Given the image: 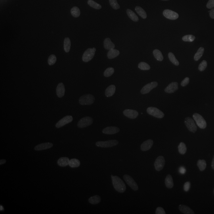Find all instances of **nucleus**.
Here are the masks:
<instances>
[{"mask_svg":"<svg viewBox=\"0 0 214 214\" xmlns=\"http://www.w3.org/2000/svg\"><path fill=\"white\" fill-rule=\"evenodd\" d=\"M189 81V77H185V78L182 80L181 83V85L182 86H185L188 84Z\"/></svg>","mask_w":214,"mask_h":214,"instance_id":"de8ad7c7","label":"nucleus"},{"mask_svg":"<svg viewBox=\"0 0 214 214\" xmlns=\"http://www.w3.org/2000/svg\"><path fill=\"white\" fill-rule=\"evenodd\" d=\"M135 10L137 14L140 16H141L142 18H143V19H146L147 18L146 13L141 7H139V6H137V7H136Z\"/></svg>","mask_w":214,"mask_h":214,"instance_id":"bb28decb","label":"nucleus"},{"mask_svg":"<svg viewBox=\"0 0 214 214\" xmlns=\"http://www.w3.org/2000/svg\"><path fill=\"white\" fill-rule=\"evenodd\" d=\"M123 178L125 182L133 190L137 191L138 190V187L136 182L134 181L133 178L129 175H125L123 176Z\"/></svg>","mask_w":214,"mask_h":214,"instance_id":"1a4fd4ad","label":"nucleus"},{"mask_svg":"<svg viewBox=\"0 0 214 214\" xmlns=\"http://www.w3.org/2000/svg\"><path fill=\"white\" fill-rule=\"evenodd\" d=\"M156 214H165L166 213L161 207H158L156 211Z\"/></svg>","mask_w":214,"mask_h":214,"instance_id":"c03bdc74","label":"nucleus"},{"mask_svg":"<svg viewBox=\"0 0 214 214\" xmlns=\"http://www.w3.org/2000/svg\"><path fill=\"white\" fill-rule=\"evenodd\" d=\"M80 165V161L77 159H72L69 161V165L72 168L78 167Z\"/></svg>","mask_w":214,"mask_h":214,"instance_id":"c756f323","label":"nucleus"},{"mask_svg":"<svg viewBox=\"0 0 214 214\" xmlns=\"http://www.w3.org/2000/svg\"><path fill=\"white\" fill-rule=\"evenodd\" d=\"M73 117L71 116H68L64 117L61 119L56 123V128H59L63 127L64 125L70 123L73 121Z\"/></svg>","mask_w":214,"mask_h":214,"instance_id":"ddd939ff","label":"nucleus"},{"mask_svg":"<svg viewBox=\"0 0 214 214\" xmlns=\"http://www.w3.org/2000/svg\"><path fill=\"white\" fill-rule=\"evenodd\" d=\"M116 87L114 85H111L107 88L106 90L105 95L106 96H112L116 92Z\"/></svg>","mask_w":214,"mask_h":214,"instance_id":"4be33fe9","label":"nucleus"},{"mask_svg":"<svg viewBox=\"0 0 214 214\" xmlns=\"http://www.w3.org/2000/svg\"><path fill=\"white\" fill-rule=\"evenodd\" d=\"M94 97L90 94H85L80 97L79 99V103L82 105H89L94 102Z\"/></svg>","mask_w":214,"mask_h":214,"instance_id":"f03ea898","label":"nucleus"},{"mask_svg":"<svg viewBox=\"0 0 214 214\" xmlns=\"http://www.w3.org/2000/svg\"><path fill=\"white\" fill-rule=\"evenodd\" d=\"M195 37L194 36L189 35H186L182 37V40L185 42H193L194 41L195 39Z\"/></svg>","mask_w":214,"mask_h":214,"instance_id":"58836bf2","label":"nucleus"},{"mask_svg":"<svg viewBox=\"0 0 214 214\" xmlns=\"http://www.w3.org/2000/svg\"><path fill=\"white\" fill-rule=\"evenodd\" d=\"M165 184L166 187L168 188H172L174 186L173 178L170 174L167 175L165 179Z\"/></svg>","mask_w":214,"mask_h":214,"instance_id":"5701e85b","label":"nucleus"},{"mask_svg":"<svg viewBox=\"0 0 214 214\" xmlns=\"http://www.w3.org/2000/svg\"><path fill=\"white\" fill-rule=\"evenodd\" d=\"M114 72V70L112 68H107L106 70L104 72V76L106 77H109L111 75H113Z\"/></svg>","mask_w":214,"mask_h":214,"instance_id":"ea45409f","label":"nucleus"},{"mask_svg":"<svg viewBox=\"0 0 214 214\" xmlns=\"http://www.w3.org/2000/svg\"><path fill=\"white\" fill-rule=\"evenodd\" d=\"M179 209L181 212L185 214H194V211L189 207L180 205L179 206Z\"/></svg>","mask_w":214,"mask_h":214,"instance_id":"aec40b11","label":"nucleus"},{"mask_svg":"<svg viewBox=\"0 0 214 214\" xmlns=\"http://www.w3.org/2000/svg\"><path fill=\"white\" fill-rule=\"evenodd\" d=\"M197 165L199 168L200 171H202L205 169L206 167L207 164L204 160H199L197 163Z\"/></svg>","mask_w":214,"mask_h":214,"instance_id":"72a5a7b5","label":"nucleus"},{"mask_svg":"<svg viewBox=\"0 0 214 214\" xmlns=\"http://www.w3.org/2000/svg\"><path fill=\"white\" fill-rule=\"evenodd\" d=\"M178 89V83L177 82H172L165 89V92L168 93H172L177 91Z\"/></svg>","mask_w":214,"mask_h":214,"instance_id":"2eb2a0df","label":"nucleus"},{"mask_svg":"<svg viewBox=\"0 0 214 214\" xmlns=\"http://www.w3.org/2000/svg\"></svg>","mask_w":214,"mask_h":214,"instance_id":"6e6d98bb","label":"nucleus"},{"mask_svg":"<svg viewBox=\"0 0 214 214\" xmlns=\"http://www.w3.org/2000/svg\"><path fill=\"white\" fill-rule=\"evenodd\" d=\"M100 201V197L98 195H95L94 196L91 197L88 199V202L92 204H97L99 203Z\"/></svg>","mask_w":214,"mask_h":214,"instance_id":"c85d7f7f","label":"nucleus"},{"mask_svg":"<svg viewBox=\"0 0 214 214\" xmlns=\"http://www.w3.org/2000/svg\"><path fill=\"white\" fill-rule=\"evenodd\" d=\"M147 112L149 115L156 118H162L164 117V113L155 107H149L147 110Z\"/></svg>","mask_w":214,"mask_h":214,"instance_id":"39448f33","label":"nucleus"},{"mask_svg":"<svg viewBox=\"0 0 214 214\" xmlns=\"http://www.w3.org/2000/svg\"><path fill=\"white\" fill-rule=\"evenodd\" d=\"M6 162V160H1L0 161V165H2L5 164Z\"/></svg>","mask_w":214,"mask_h":214,"instance_id":"3c124183","label":"nucleus"},{"mask_svg":"<svg viewBox=\"0 0 214 214\" xmlns=\"http://www.w3.org/2000/svg\"><path fill=\"white\" fill-rule=\"evenodd\" d=\"M127 13L129 18L132 21L137 22L139 20L138 17L133 11L130 9H128L127 10Z\"/></svg>","mask_w":214,"mask_h":214,"instance_id":"a878e982","label":"nucleus"},{"mask_svg":"<svg viewBox=\"0 0 214 214\" xmlns=\"http://www.w3.org/2000/svg\"><path fill=\"white\" fill-rule=\"evenodd\" d=\"M65 92V89L64 84L62 83H59L56 88L57 96L59 98H62L64 95Z\"/></svg>","mask_w":214,"mask_h":214,"instance_id":"6ab92c4d","label":"nucleus"},{"mask_svg":"<svg viewBox=\"0 0 214 214\" xmlns=\"http://www.w3.org/2000/svg\"><path fill=\"white\" fill-rule=\"evenodd\" d=\"M104 47L106 50H110L111 49H114L115 48V45L112 42L110 38L106 39L104 42Z\"/></svg>","mask_w":214,"mask_h":214,"instance_id":"b1692460","label":"nucleus"},{"mask_svg":"<svg viewBox=\"0 0 214 214\" xmlns=\"http://www.w3.org/2000/svg\"><path fill=\"white\" fill-rule=\"evenodd\" d=\"M204 51V49L203 47H200L199 49L196 53L195 54L194 56V59L195 61H198L202 56L203 55Z\"/></svg>","mask_w":214,"mask_h":214,"instance_id":"2f4dec72","label":"nucleus"},{"mask_svg":"<svg viewBox=\"0 0 214 214\" xmlns=\"http://www.w3.org/2000/svg\"><path fill=\"white\" fill-rule=\"evenodd\" d=\"M153 141L149 139L144 142L141 145V149L143 151H146L151 148L153 145Z\"/></svg>","mask_w":214,"mask_h":214,"instance_id":"f3484780","label":"nucleus"},{"mask_svg":"<svg viewBox=\"0 0 214 214\" xmlns=\"http://www.w3.org/2000/svg\"><path fill=\"white\" fill-rule=\"evenodd\" d=\"M71 15L74 17L77 18L80 15V9L78 7H73L71 10Z\"/></svg>","mask_w":214,"mask_h":214,"instance_id":"f704fd0d","label":"nucleus"},{"mask_svg":"<svg viewBox=\"0 0 214 214\" xmlns=\"http://www.w3.org/2000/svg\"><path fill=\"white\" fill-rule=\"evenodd\" d=\"M110 5L112 8L115 10L120 9V5L118 4L117 0H109Z\"/></svg>","mask_w":214,"mask_h":214,"instance_id":"a19ab883","label":"nucleus"},{"mask_svg":"<svg viewBox=\"0 0 214 214\" xmlns=\"http://www.w3.org/2000/svg\"><path fill=\"white\" fill-rule=\"evenodd\" d=\"M123 114L126 117L131 119H135L138 115L137 111L129 109L125 110L123 112Z\"/></svg>","mask_w":214,"mask_h":214,"instance_id":"4468645a","label":"nucleus"},{"mask_svg":"<svg viewBox=\"0 0 214 214\" xmlns=\"http://www.w3.org/2000/svg\"><path fill=\"white\" fill-rule=\"evenodd\" d=\"M118 143L119 142L118 140H110L106 141L98 142L96 144V145L98 147L106 148L112 147L116 146L118 144Z\"/></svg>","mask_w":214,"mask_h":214,"instance_id":"423d86ee","label":"nucleus"},{"mask_svg":"<svg viewBox=\"0 0 214 214\" xmlns=\"http://www.w3.org/2000/svg\"><path fill=\"white\" fill-rule=\"evenodd\" d=\"M184 123L189 131L193 133L196 132L197 130V127L194 121L191 118L187 117L185 118Z\"/></svg>","mask_w":214,"mask_h":214,"instance_id":"0eeeda50","label":"nucleus"},{"mask_svg":"<svg viewBox=\"0 0 214 214\" xmlns=\"http://www.w3.org/2000/svg\"><path fill=\"white\" fill-rule=\"evenodd\" d=\"M165 164V160L163 156H160L156 160L154 163L155 168L157 171L162 170Z\"/></svg>","mask_w":214,"mask_h":214,"instance_id":"9d476101","label":"nucleus"},{"mask_svg":"<svg viewBox=\"0 0 214 214\" xmlns=\"http://www.w3.org/2000/svg\"><path fill=\"white\" fill-rule=\"evenodd\" d=\"M178 152L181 154L184 155L187 151V148L184 143L180 142L178 146Z\"/></svg>","mask_w":214,"mask_h":214,"instance_id":"473e14b6","label":"nucleus"},{"mask_svg":"<svg viewBox=\"0 0 214 214\" xmlns=\"http://www.w3.org/2000/svg\"><path fill=\"white\" fill-rule=\"evenodd\" d=\"M163 15L165 18L171 20H176L179 17L178 13L168 9H166L163 11Z\"/></svg>","mask_w":214,"mask_h":214,"instance_id":"9b49d317","label":"nucleus"},{"mask_svg":"<svg viewBox=\"0 0 214 214\" xmlns=\"http://www.w3.org/2000/svg\"><path fill=\"white\" fill-rule=\"evenodd\" d=\"M161 1H169V0H161Z\"/></svg>","mask_w":214,"mask_h":214,"instance_id":"5fc2aeb1","label":"nucleus"},{"mask_svg":"<svg viewBox=\"0 0 214 214\" xmlns=\"http://www.w3.org/2000/svg\"><path fill=\"white\" fill-rule=\"evenodd\" d=\"M207 61L206 60H203L200 64H199V66L198 67L199 70L200 71H204L207 68Z\"/></svg>","mask_w":214,"mask_h":214,"instance_id":"37998d69","label":"nucleus"},{"mask_svg":"<svg viewBox=\"0 0 214 214\" xmlns=\"http://www.w3.org/2000/svg\"><path fill=\"white\" fill-rule=\"evenodd\" d=\"M153 54L155 58L158 60L162 61L163 60V56L162 54L160 51H159V50L155 49L154 50Z\"/></svg>","mask_w":214,"mask_h":214,"instance_id":"7c9ffc66","label":"nucleus"},{"mask_svg":"<svg viewBox=\"0 0 214 214\" xmlns=\"http://www.w3.org/2000/svg\"><path fill=\"white\" fill-rule=\"evenodd\" d=\"M193 117L196 122L197 125L200 128L204 129L206 127V122L201 115L197 113H195L193 115Z\"/></svg>","mask_w":214,"mask_h":214,"instance_id":"7ed1b4c3","label":"nucleus"},{"mask_svg":"<svg viewBox=\"0 0 214 214\" xmlns=\"http://www.w3.org/2000/svg\"><path fill=\"white\" fill-rule=\"evenodd\" d=\"M138 68L142 70H148L150 69V67L149 64L144 62H141L138 64Z\"/></svg>","mask_w":214,"mask_h":214,"instance_id":"4c0bfd02","label":"nucleus"},{"mask_svg":"<svg viewBox=\"0 0 214 214\" xmlns=\"http://www.w3.org/2000/svg\"><path fill=\"white\" fill-rule=\"evenodd\" d=\"M70 160L67 157H62L58 160L57 163L60 167H66L69 165Z\"/></svg>","mask_w":214,"mask_h":214,"instance_id":"393cba45","label":"nucleus"},{"mask_svg":"<svg viewBox=\"0 0 214 214\" xmlns=\"http://www.w3.org/2000/svg\"><path fill=\"white\" fill-rule=\"evenodd\" d=\"M120 54V52L118 50L112 49L109 50L107 54V56L108 59H112L118 56Z\"/></svg>","mask_w":214,"mask_h":214,"instance_id":"412c9836","label":"nucleus"},{"mask_svg":"<svg viewBox=\"0 0 214 214\" xmlns=\"http://www.w3.org/2000/svg\"><path fill=\"white\" fill-rule=\"evenodd\" d=\"M179 172L181 174H184L186 172V169L184 167H180L179 170Z\"/></svg>","mask_w":214,"mask_h":214,"instance_id":"09e8293b","label":"nucleus"},{"mask_svg":"<svg viewBox=\"0 0 214 214\" xmlns=\"http://www.w3.org/2000/svg\"><path fill=\"white\" fill-rule=\"evenodd\" d=\"M56 56L52 54L49 57L48 62L50 66H52L56 63Z\"/></svg>","mask_w":214,"mask_h":214,"instance_id":"79ce46f5","label":"nucleus"},{"mask_svg":"<svg viewBox=\"0 0 214 214\" xmlns=\"http://www.w3.org/2000/svg\"><path fill=\"white\" fill-rule=\"evenodd\" d=\"M53 144L50 142L44 143L38 145L35 148V150L37 151H41L43 150L48 149L53 146Z\"/></svg>","mask_w":214,"mask_h":214,"instance_id":"a211bd4d","label":"nucleus"},{"mask_svg":"<svg viewBox=\"0 0 214 214\" xmlns=\"http://www.w3.org/2000/svg\"><path fill=\"white\" fill-rule=\"evenodd\" d=\"M120 128L116 127H106L103 130L102 132L104 134H116L120 132Z\"/></svg>","mask_w":214,"mask_h":214,"instance_id":"dca6fc26","label":"nucleus"},{"mask_svg":"<svg viewBox=\"0 0 214 214\" xmlns=\"http://www.w3.org/2000/svg\"><path fill=\"white\" fill-rule=\"evenodd\" d=\"M158 83L157 82H151V83H148V84L145 85L142 88L140 92H141L142 94H146L150 92V91H151V90L152 89H153L155 88L156 87L158 86Z\"/></svg>","mask_w":214,"mask_h":214,"instance_id":"f8f14e48","label":"nucleus"},{"mask_svg":"<svg viewBox=\"0 0 214 214\" xmlns=\"http://www.w3.org/2000/svg\"><path fill=\"white\" fill-rule=\"evenodd\" d=\"M207 7L209 9H212L214 7V0H209L207 4Z\"/></svg>","mask_w":214,"mask_h":214,"instance_id":"a18cd8bd","label":"nucleus"},{"mask_svg":"<svg viewBox=\"0 0 214 214\" xmlns=\"http://www.w3.org/2000/svg\"><path fill=\"white\" fill-rule=\"evenodd\" d=\"M209 15L211 18H212V19H214V8H213L210 11Z\"/></svg>","mask_w":214,"mask_h":214,"instance_id":"8fccbe9b","label":"nucleus"},{"mask_svg":"<svg viewBox=\"0 0 214 214\" xmlns=\"http://www.w3.org/2000/svg\"><path fill=\"white\" fill-rule=\"evenodd\" d=\"M4 209L3 207V206H1V211H3V210Z\"/></svg>","mask_w":214,"mask_h":214,"instance_id":"864d4df0","label":"nucleus"},{"mask_svg":"<svg viewBox=\"0 0 214 214\" xmlns=\"http://www.w3.org/2000/svg\"><path fill=\"white\" fill-rule=\"evenodd\" d=\"M93 122V120L91 117H86L82 118L78 121L77 126L79 128H84L91 125Z\"/></svg>","mask_w":214,"mask_h":214,"instance_id":"6e6552de","label":"nucleus"},{"mask_svg":"<svg viewBox=\"0 0 214 214\" xmlns=\"http://www.w3.org/2000/svg\"><path fill=\"white\" fill-rule=\"evenodd\" d=\"M168 57H169V59L170 61L174 64L175 66H178L179 65V62L178 60L176 58H175V55L174 54L172 53H169L168 54Z\"/></svg>","mask_w":214,"mask_h":214,"instance_id":"c9c22d12","label":"nucleus"},{"mask_svg":"<svg viewBox=\"0 0 214 214\" xmlns=\"http://www.w3.org/2000/svg\"><path fill=\"white\" fill-rule=\"evenodd\" d=\"M96 49L95 48L93 49H88L84 52L82 56V60L83 62H88L91 60L94 56Z\"/></svg>","mask_w":214,"mask_h":214,"instance_id":"20e7f679","label":"nucleus"},{"mask_svg":"<svg viewBox=\"0 0 214 214\" xmlns=\"http://www.w3.org/2000/svg\"><path fill=\"white\" fill-rule=\"evenodd\" d=\"M111 177L113 185L116 191L121 193L124 192L126 190V187L123 180L118 176H113L112 175Z\"/></svg>","mask_w":214,"mask_h":214,"instance_id":"f257e3e1","label":"nucleus"},{"mask_svg":"<svg viewBox=\"0 0 214 214\" xmlns=\"http://www.w3.org/2000/svg\"><path fill=\"white\" fill-rule=\"evenodd\" d=\"M211 167L214 170V156L213 158L212 162Z\"/></svg>","mask_w":214,"mask_h":214,"instance_id":"603ef678","label":"nucleus"},{"mask_svg":"<svg viewBox=\"0 0 214 214\" xmlns=\"http://www.w3.org/2000/svg\"><path fill=\"white\" fill-rule=\"evenodd\" d=\"M88 4L90 7L96 9H101L102 7L100 4L97 3L96 2L92 0H88Z\"/></svg>","mask_w":214,"mask_h":214,"instance_id":"e433bc0d","label":"nucleus"},{"mask_svg":"<svg viewBox=\"0 0 214 214\" xmlns=\"http://www.w3.org/2000/svg\"><path fill=\"white\" fill-rule=\"evenodd\" d=\"M190 186H191V184H190V182L188 181L185 182L184 185V191H188L190 189Z\"/></svg>","mask_w":214,"mask_h":214,"instance_id":"49530a36","label":"nucleus"},{"mask_svg":"<svg viewBox=\"0 0 214 214\" xmlns=\"http://www.w3.org/2000/svg\"><path fill=\"white\" fill-rule=\"evenodd\" d=\"M71 44L70 38L68 37L66 38L64 41V49L66 53H68L70 51Z\"/></svg>","mask_w":214,"mask_h":214,"instance_id":"cd10ccee","label":"nucleus"}]
</instances>
